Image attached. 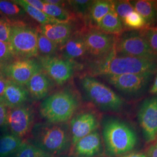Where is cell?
<instances>
[{
    "label": "cell",
    "instance_id": "cell-1",
    "mask_svg": "<svg viewBox=\"0 0 157 157\" xmlns=\"http://www.w3.org/2000/svg\"><path fill=\"white\" fill-rule=\"evenodd\" d=\"M102 139L108 157H119L135 151L139 144L135 129L124 120L113 117L104 119Z\"/></svg>",
    "mask_w": 157,
    "mask_h": 157
},
{
    "label": "cell",
    "instance_id": "cell-2",
    "mask_svg": "<svg viewBox=\"0 0 157 157\" xmlns=\"http://www.w3.org/2000/svg\"><path fill=\"white\" fill-rule=\"evenodd\" d=\"M157 72V61L118 55L114 50L108 56L94 60L89 67L90 76Z\"/></svg>",
    "mask_w": 157,
    "mask_h": 157
},
{
    "label": "cell",
    "instance_id": "cell-3",
    "mask_svg": "<svg viewBox=\"0 0 157 157\" xmlns=\"http://www.w3.org/2000/svg\"><path fill=\"white\" fill-rule=\"evenodd\" d=\"M80 105L77 97L69 91H61L47 97L40 107L41 117L50 124L67 122Z\"/></svg>",
    "mask_w": 157,
    "mask_h": 157
},
{
    "label": "cell",
    "instance_id": "cell-4",
    "mask_svg": "<svg viewBox=\"0 0 157 157\" xmlns=\"http://www.w3.org/2000/svg\"><path fill=\"white\" fill-rule=\"evenodd\" d=\"M81 83L87 98L100 110L115 113L126 112L128 105L124 99L105 84L90 76L84 77Z\"/></svg>",
    "mask_w": 157,
    "mask_h": 157
},
{
    "label": "cell",
    "instance_id": "cell-5",
    "mask_svg": "<svg viewBox=\"0 0 157 157\" xmlns=\"http://www.w3.org/2000/svg\"><path fill=\"white\" fill-rule=\"evenodd\" d=\"M34 145L51 156H60L71 147V136L62 125L54 124L41 129L34 136Z\"/></svg>",
    "mask_w": 157,
    "mask_h": 157
},
{
    "label": "cell",
    "instance_id": "cell-6",
    "mask_svg": "<svg viewBox=\"0 0 157 157\" xmlns=\"http://www.w3.org/2000/svg\"><path fill=\"white\" fill-rule=\"evenodd\" d=\"M11 26L9 43L15 57L19 59H30L37 56L38 33L21 22L11 23Z\"/></svg>",
    "mask_w": 157,
    "mask_h": 157
},
{
    "label": "cell",
    "instance_id": "cell-7",
    "mask_svg": "<svg viewBox=\"0 0 157 157\" xmlns=\"http://www.w3.org/2000/svg\"><path fill=\"white\" fill-rule=\"evenodd\" d=\"M115 51L118 55L157 61V54L148 44L140 30H127L117 36Z\"/></svg>",
    "mask_w": 157,
    "mask_h": 157
},
{
    "label": "cell",
    "instance_id": "cell-8",
    "mask_svg": "<svg viewBox=\"0 0 157 157\" xmlns=\"http://www.w3.org/2000/svg\"><path fill=\"white\" fill-rule=\"evenodd\" d=\"M154 74L138 73L100 76L113 86L124 96L135 98L142 95L151 81Z\"/></svg>",
    "mask_w": 157,
    "mask_h": 157
},
{
    "label": "cell",
    "instance_id": "cell-9",
    "mask_svg": "<svg viewBox=\"0 0 157 157\" xmlns=\"http://www.w3.org/2000/svg\"><path fill=\"white\" fill-rule=\"evenodd\" d=\"M87 54L94 60L108 56L115 50L117 36L91 29L82 36Z\"/></svg>",
    "mask_w": 157,
    "mask_h": 157
},
{
    "label": "cell",
    "instance_id": "cell-10",
    "mask_svg": "<svg viewBox=\"0 0 157 157\" xmlns=\"http://www.w3.org/2000/svg\"><path fill=\"white\" fill-rule=\"evenodd\" d=\"M137 120L146 144L157 137V96L145 99L137 112Z\"/></svg>",
    "mask_w": 157,
    "mask_h": 157
},
{
    "label": "cell",
    "instance_id": "cell-11",
    "mask_svg": "<svg viewBox=\"0 0 157 157\" xmlns=\"http://www.w3.org/2000/svg\"><path fill=\"white\" fill-rule=\"evenodd\" d=\"M100 124V115L94 110H84L74 115L70 123L72 148L79 140L97 130Z\"/></svg>",
    "mask_w": 157,
    "mask_h": 157
},
{
    "label": "cell",
    "instance_id": "cell-12",
    "mask_svg": "<svg viewBox=\"0 0 157 157\" xmlns=\"http://www.w3.org/2000/svg\"><path fill=\"white\" fill-rule=\"evenodd\" d=\"M42 69L33 59H18L2 68L6 78L17 84L26 86L34 75Z\"/></svg>",
    "mask_w": 157,
    "mask_h": 157
},
{
    "label": "cell",
    "instance_id": "cell-13",
    "mask_svg": "<svg viewBox=\"0 0 157 157\" xmlns=\"http://www.w3.org/2000/svg\"><path fill=\"white\" fill-rule=\"evenodd\" d=\"M39 59L42 70L57 84H63L73 75L74 66L70 60L54 56H40Z\"/></svg>",
    "mask_w": 157,
    "mask_h": 157
},
{
    "label": "cell",
    "instance_id": "cell-14",
    "mask_svg": "<svg viewBox=\"0 0 157 157\" xmlns=\"http://www.w3.org/2000/svg\"><path fill=\"white\" fill-rule=\"evenodd\" d=\"M33 121L32 109L29 107L22 105L8 110L6 125L12 135L23 139L28 135Z\"/></svg>",
    "mask_w": 157,
    "mask_h": 157
},
{
    "label": "cell",
    "instance_id": "cell-15",
    "mask_svg": "<svg viewBox=\"0 0 157 157\" xmlns=\"http://www.w3.org/2000/svg\"><path fill=\"white\" fill-rule=\"evenodd\" d=\"M72 148L76 157H97L104 150L102 136L98 130L79 140Z\"/></svg>",
    "mask_w": 157,
    "mask_h": 157
},
{
    "label": "cell",
    "instance_id": "cell-16",
    "mask_svg": "<svg viewBox=\"0 0 157 157\" xmlns=\"http://www.w3.org/2000/svg\"><path fill=\"white\" fill-rule=\"evenodd\" d=\"M29 94L28 90L25 86L17 84L9 80L0 100L10 109L23 105L28 100Z\"/></svg>",
    "mask_w": 157,
    "mask_h": 157
},
{
    "label": "cell",
    "instance_id": "cell-17",
    "mask_svg": "<svg viewBox=\"0 0 157 157\" xmlns=\"http://www.w3.org/2000/svg\"><path fill=\"white\" fill-rule=\"evenodd\" d=\"M72 30L68 23H54L41 25L40 33L57 45H62L71 38Z\"/></svg>",
    "mask_w": 157,
    "mask_h": 157
},
{
    "label": "cell",
    "instance_id": "cell-18",
    "mask_svg": "<svg viewBox=\"0 0 157 157\" xmlns=\"http://www.w3.org/2000/svg\"><path fill=\"white\" fill-rule=\"evenodd\" d=\"M29 93L34 99L40 100L45 97L50 87V81L41 69L35 73L26 85Z\"/></svg>",
    "mask_w": 157,
    "mask_h": 157
},
{
    "label": "cell",
    "instance_id": "cell-19",
    "mask_svg": "<svg viewBox=\"0 0 157 157\" xmlns=\"http://www.w3.org/2000/svg\"><path fill=\"white\" fill-rule=\"evenodd\" d=\"M134 10L140 15L146 21L147 27L156 26L157 18V1L137 0L131 1Z\"/></svg>",
    "mask_w": 157,
    "mask_h": 157
},
{
    "label": "cell",
    "instance_id": "cell-20",
    "mask_svg": "<svg viewBox=\"0 0 157 157\" xmlns=\"http://www.w3.org/2000/svg\"><path fill=\"white\" fill-rule=\"evenodd\" d=\"M61 50L65 59L70 60L81 58L88 55L83 37L70 38L62 45Z\"/></svg>",
    "mask_w": 157,
    "mask_h": 157
},
{
    "label": "cell",
    "instance_id": "cell-21",
    "mask_svg": "<svg viewBox=\"0 0 157 157\" xmlns=\"http://www.w3.org/2000/svg\"><path fill=\"white\" fill-rule=\"evenodd\" d=\"M97 29L105 33L115 36L120 35L125 30L122 20L114 10L102 18Z\"/></svg>",
    "mask_w": 157,
    "mask_h": 157
},
{
    "label": "cell",
    "instance_id": "cell-22",
    "mask_svg": "<svg viewBox=\"0 0 157 157\" xmlns=\"http://www.w3.org/2000/svg\"><path fill=\"white\" fill-rule=\"evenodd\" d=\"M112 10H113V1H93L87 17H89L90 22L97 29L102 18Z\"/></svg>",
    "mask_w": 157,
    "mask_h": 157
},
{
    "label": "cell",
    "instance_id": "cell-23",
    "mask_svg": "<svg viewBox=\"0 0 157 157\" xmlns=\"http://www.w3.org/2000/svg\"><path fill=\"white\" fill-rule=\"evenodd\" d=\"M25 143L15 135L7 134L0 137V157H9L14 154Z\"/></svg>",
    "mask_w": 157,
    "mask_h": 157
},
{
    "label": "cell",
    "instance_id": "cell-24",
    "mask_svg": "<svg viewBox=\"0 0 157 157\" xmlns=\"http://www.w3.org/2000/svg\"><path fill=\"white\" fill-rule=\"evenodd\" d=\"M12 1L21 6L25 12H26L30 17H32L37 22L41 24V25L48 23H61L57 21L56 19L48 16L44 12L41 11L29 5L28 4L25 2V0H15Z\"/></svg>",
    "mask_w": 157,
    "mask_h": 157
},
{
    "label": "cell",
    "instance_id": "cell-25",
    "mask_svg": "<svg viewBox=\"0 0 157 157\" xmlns=\"http://www.w3.org/2000/svg\"><path fill=\"white\" fill-rule=\"evenodd\" d=\"M44 3V2H43ZM43 12L61 23H68L71 19L69 12L62 6L51 5L44 3Z\"/></svg>",
    "mask_w": 157,
    "mask_h": 157
},
{
    "label": "cell",
    "instance_id": "cell-26",
    "mask_svg": "<svg viewBox=\"0 0 157 157\" xmlns=\"http://www.w3.org/2000/svg\"><path fill=\"white\" fill-rule=\"evenodd\" d=\"M125 30H140L147 27L144 18L137 12L133 11L122 21Z\"/></svg>",
    "mask_w": 157,
    "mask_h": 157
},
{
    "label": "cell",
    "instance_id": "cell-27",
    "mask_svg": "<svg viewBox=\"0 0 157 157\" xmlns=\"http://www.w3.org/2000/svg\"><path fill=\"white\" fill-rule=\"evenodd\" d=\"M37 146L33 144L24 143L22 146L17 151L13 157H51Z\"/></svg>",
    "mask_w": 157,
    "mask_h": 157
},
{
    "label": "cell",
    "instance_id": "cell-28",
    "mask_svg": "<svg viewBox=\"0 0 157 157\" xmlns=\"http://www.w3.org/2000/svg\"><path fill=\"white\" fill-rule=\"evenodd\" d=\"M58 45L48 39L41 33H38L37 48L38 53L41 56H52L58 49Z\"/></svg>",
    "mask_w": 157,
    "mask_h": 157
},
{
    "label": "cell",
    "instance_id": "cell-29",
    "mask_svg": "<svg viewBox=\"0 0 157 157\" xmlns=\"http://www.w3.org/2000/svg\"><path fill=\"white\" fill-rule=\"evenodd\" d=\"M0 12L6 16L16 17L25 13L21 6L13 1L0 0Z\"/></svg>",
    "mask_w": 157,
    "mask_h": 157
},
{
    "label": "cell",
    "instance_id": "cell-30",
    "mask_svg": "<svg viewBox=\"0 0 157 157\" xmlns=\"http://www.w3.org/2000/svg\"><path fill=\"white\" fill-rule=\"evenodd\" d=\"M140 32L146 39L152 51L157 54V26L146 27L140 30Z\"/></svg>",
    "mask_w": 157,
    "mask_h": 157
},
{
    "label": "cell",
    "instance_id": "cell-31",
    "mask_svg": "<svg viewBox=\"0 0 157 157\" xmlns=\"http://www.w3.org/2000/svg\"><path fill=\"white\" fill-rule=\"evenodd\" d=\"M113 10L122 21L130 12L135 11L130 1L126 0L113 1Z\"/></svg>",
    "mask_w": 157,
    "mask_h": 157
},
{
    "label": "cell",
    "instance_id": "cell-32",
    "mask_svg": "<svg viewBox=\"0 0 157 157\" xmlns=\"http://www.w3.org/2000/svg\"><path fill=\"white\" fill-rule=\"evenodd\" d=\"M15 58L10 44L0 41V67L12 62Z\"/></svg>",
    "mask_w": 157,
    "mask_h": 157
},
{
    "label": "cell",
    "instance_id": "cell-33",
    "mask_svg": "<svg viewBox=\"0 0 157 157\" xmlns=\"http://www.w3.org/2000/svg\"><path fill=\"white\" fill-rule=\"evenodd\" d=\"M68 3L73 8V10L81 16H87L90 6L93 1L87 0H73L68 1Z\"/></svg>",
    "mask_w": 157,
    "mask_h": 157
},
{
    "label": "cell",
    "instance_id": "cell-34",
    "mask_svg": "<svg viewBox=\"0 0 157 157\" xmlns=\"http://www.w3.org/2000/svg\"><path fill=\"white\" fill-rule=\"evenodd\" d=\"M11 23L0 18V41L9 43L11 34Z\"/></svg>",
    "mask_w": 157,
    "mask_h": 157
},
{
    "label": "cell",
    "instance_id": "cell-35",
    "mask_svg": "<svg viewBox=\"0 0 157 157\" xmlns=\"http://www.w3.org/2000/svg\"><path fill=\"white\" fill-rule=\"evenodd\" d=\"M147 157H157V137L150 143L146 144L144 149Z\"/></svg>",
    "mask_w": 157,
    "mask_h": 157
},
{
    "label": "cell",
    "instance_id": "cell-36",
    "mask_svg": "<svg viewBox=\"0 0 157 157\" xmlns=\"http://www.w3.org/2000/svg\"><path fill=\"white\" fill-rule=\"evenodd\" d=\"M8 113V110L7 108L0 100V128L6 125Z\"/></svg>",
    "mask_w": 157,
    "mask_h": 157
},
{
    "label": "cell",
    "instance_id": "cell-37",
    "mask_svg": "<svg viewBox=\"0 0 157 157\" xmlns=\"http://www.w3.org/2000/svg\"><path fill=\"white\" fill-rule=\"evenodd\" d=\"M9 80L6 78L2 69L0 70V98L3 95Z\"/></svg>",
    "mask_w": 157,
    "mask_h": 157
},
{
    "label": "cell",
    "instance_id": "cell-38",
    "mask_svg": "<svg viewBox=\"0 0 157 157\" xmlns=\"http://www.w3.org/2000/svg\"><path fill=\"white\" fill-rule=\"evenodd\" d=\"M25 2L34 8L43 12L44 3L41 0H25Z\"/></svg>",
    "mask_w": 157,
    "mask_h": 157
},
{
    "label": "cell",
    "instance_id": "cell-39",
    "mask_svg": "<svg viewBox=\"0 0 157 157\" xmlns=\"http://www.w3.org/2000/svg\"><path fill=\"white\" fill-rule=\"evenodd\" d=\"M119 157H147L144 150L133 151Z\"/></svg>",
    "mask_w": 157,
    "mask_h": 157
},
{
    "label": "cell",
    "instance_id": "cell-40",
    "mask_svg": "<svg viewBox=\"0 0 157 157\" xmlns=\"http://www.w3.org/2000/svg\"><path fill=\"white\" fill-rule=\"evenodd\" d=\"M150 93L152 95H154V96H157V74L150 89Z\"/></svg>",
    "mask_w": 157,
    "mask_h": 157
},
{
    "label": "cell",
    "instance_id": "cell-41",
    "mask_svg": "<svg viewBox=\"0 0 157 157\" xmlns=\"http://www.w3.org/2000/svg\"><path fill=\"white\" fill-rule=\"evenodd\" d=\"M42 1L45 4L56 6H62L64 3V1L60 0H42Z\"/></svg>",
    "mask_w": 157,
    "mask_h": 157
},
{
    "label": "cell",
    "instance_id": "cell-42",
    "mask_svg": "<svg viewBox=\"0 0 157 157\" xmlns=\"http://www.w3.org/2000/svg\"><path fill=\"white\" fill-rule=\"evenodd\" d=\"M51 157H67V156H65V155H60V156H52Z\"/></svg>",
    "mask_w": 157,
    "mask_h": 157
},
{
    "label": "cell",
    "instance_id": "cell-43",
    "mask_svg": "<svg viewBox=\"0 0 157 157\" xmlns=\"http://www.w3.org/2000/svg\"><path fill=\"white\" fill-rule=\"evenodd\" d=\"M1 69H2V68H1V67H0V70H1Z\"/></svg>",
    "mask_w": 157,
    "mask_h": 157
},
{
    "label": "cell",
    "instance_id": "cell-44",
    "mask_svg": "<svg viewBox=\"0 0 157 157\" xmlns=\"http://www.w3.org/2000/svg\"></svg>",
    "mask_w": 157,
    "mask_h": 157
}]
</instances>
